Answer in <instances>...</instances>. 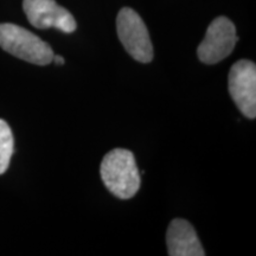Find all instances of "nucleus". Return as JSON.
I'll use <instances>...</instances> for the list:
<instances>
[{
    "instance_id": "1",
    "label": "nucleus",
    "mask_w": 256,
    "mask_h": 256,
    "mask_svg": "<svg viewBox=\"0 0 256 256\" xmlns=\"http://www.w3.org/2000/svg\"><path fill=\"white\" fill-rule=\"evenodd\" d=\"M101 179L104 186L120 200H130L140 188V172L136 156L124 148H114L102 159Z\"/></svg>"
},
{
    "instance_id": "2",
    "label": "nucleus",
    "mask_w": 256,
    "mask_h": 256,
    "mask_svg": "<svg viewBox=\"0 0 256 256\" xmlns=\"http://www.w3.org/2000/svg\"><path fill=\"white\" fill-rule=\"evenodd\" d=\"M0 48L17 58L37 66H48L54 58V51L46 42L11 23L0 24Z\"/></svg>"
},
{
    "instance_id": "3",
    "label": "nucleus",
    "mask_w": 256,
    "mask_h": 256,
    "mask_svg": "<svg viewBox=\"0 0 256 256\" xmlns=\"http://www.w3.org/2000/svg\"><path fill=\"white\" fill-rule=\"evenodd\" d=\"M118 37L128 54L140 63H150L153 60V46L145 23L130 8L120 10L116 17Z\"/></svg>"
},
{
    "instance_id": "4",
    "label": "nucleus",
    "mask_w": 256,
    "mask_h": 256,
    "mask_svg": "<svg viewBox=\"0 0 256 256\" xmlns=\"http://www.w3.org/2000/svg\"><path fill=\"white\" fill-rule=\"evenodd\" d=\"M238 40L232 22L226 17H217L211 22L206 37L198 46V58L206 64L218 63L232 52Z\"/></svg>"
},
{
    "instance_id": "5",
    "label": "nucleus",
    "mask_w": 256,
    "mask_h": 256,
    "mask_svg": "<svg viewBox=\"0 0 256 256\" xmlns=\"http://www.w3.org/2000/svg\"><path fill=\"white\" fill-rule=\"evenodd\" d=\"M229 92L240 112L248 119L256 116V66L248 60H238L229 72Z\"/></svg>"
},
{
    "instance_id": "6",
    "label": "nucleus",
    "mask_w": 256,
    "mask_h": 256,
    "mask_svg": "<svg viewBox=\"0 0 256 256\" xmlns=\"http://www.w3.org/2000/svg\"><path fill=\"white\" fill-rule=\"evenodd\" d=\"M23 10L32 26L40 30L55 28L72 34L78 28L74 16L55 0H24Z\"/></svg>"
},
{
    "instance_id": "7",
    "label": "nucleus",
    "mask_w": 256,
    "mask_h": 256,
    "mask_svg": "<svg viewBox=\"0 0 256 256\" xmlns=\"http://www.w3.org/2000/svg\"><path fill=\"white\" fill-rule=\"evenodd\" d=\"M170 256H204L203 247L196 230L188 220L176 218L170 223L166 232Z\"/></svg>"
},
{
    "instance_id": "8",
    "label": "nucleus",
    "mask_w": 256,
    "mask_h": 256,
    "mask_svg": "<svg viewBox=\"0 0 256 256\" xmlns=\"http://www.w3.org/2000/svg\"><path fill=\"white\" fill-rule=\"evenodd\" d=\"M14 151V134L8 122L0 119V174L8 171Z\"/></svg>"
},
{
    "instance_id": "9",
    "label": "nucleus",
    "mask_w": 256,
    "mask_h": 256,
    "mask_svg": "<svg viewBox=\"0 0 256 256\" xmlns=\"http://www.w3.org/2000/svg\"><path fill=\"white\" fill-rule=\"evenodd\" d=\"M52 60L57 64V66H63V64H64V58H63L62 56L54 55V58H52Z\"/></svg>"
}]
</instances>
